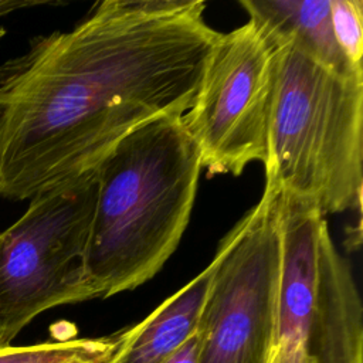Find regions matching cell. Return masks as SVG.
Returning <instances> with one entry per match:
<instances>
[{
	"label": "cell",
	"mask_w": 363,
	"mask_h": 363,
	"mask_svg": "<svg viewBox=\"0 0 363 363\" xmlns=\"http://www.w3.org/2000/svg\"><path fill=\"white\" fill-rule=\"evenodd\" d=\"M199 0H105L0 68V197L92 170L142 123L193 104L218 31Z\"/></svg>",
	"instance_id": "1"
},
{
	"label": "cell",
	"mask_w": 363,
	"mask_h": 363,
	"mask_svg": "<svg viewBox=\"0 0 363 363\" xmlns=\"http://www.w3.org/2000/svg\"><path fill=\"white\" fill-rule=\"evenodd\" d=\"M183 115L150 119L122 138L96 166V199L85 271L96 298L153 278L189 224L200 172Z\"/></svg>",
	"instance_id": "2"
},
{
	"label": "cell",
	"mask_w": 363,
	"mask_h": 363,
	"mask_svg": "<svg viewBox=\"0 0 363 363\" xmlns=\"http://www.w3.org/2000/svg\"><path fill=\"white\" fill-rule=\"evenodd\" d=\"M265 184L323 216L360 210L363 77L342 75L277 45Z\"/></svg>",
	"instance_id": "3"
},
{
	"label": "cell",
	"mask_w": 363,
	"mask_h": 363,
	"mask_svg": "<svg viewBox=\"0 0 363 363\" xmlns=\"http://www.w3.org/2000/svg\"><path fill=\"white\" fill-rule=\"evenodd\" d=\"M96 187L95 167L30 199L0 233V346L40 313L96 298L85 271Z\"/></svg>",
	"instance_id": "4"
},
{
	"label": "cell",
	"mask_w": 363,
	"mask_h": 363,
	"mask_svg": "<svg viewBox=\"0 0 363 363\" xmlns=\"http://www.w3.org/2000/svg\"><path fill=\"white\" fill-rule=\"evenodd\" d=\"M279 189L265 184L259 201L227 233L211 259L197 323V363H271L281 274Z\"/></svg>",
	"instance_id": "5"
},
{
	"label": "cell",
	"mask_w": 363,
	"mask_h": 363,
	"mask_svg": "<svg viewBox=\"0 0 363 363\" xmlns=\"http://www.w3.org/2000/svg\"><path fill=\"white\" fill-rule=\"evenodd\" d=\"M277 45L254 21L220 33L183 123L208 174L238 176L265 163Z\"/></svg>",
	"instance_id": "6"
},
{
	"label": "cell",
	"mask_w": 363,
	"mask_h": 363,
	"mask_svg": "<svg viewBox=\"0 0 363 363\" xmlns=\"http://www.w3.org/2000/svg\"><path fill=\"white\" fill-rule=\"evenodd\" d=\"M281 191V190H279ZM281 274L271 363H311V335L329 264L339 252L325 216L281 191Z\"/></svg>",
	"instance_id": "7"
},
{
	"label": "cell",
	"mask_w": 363,
	"mask_h": 363,
	"mask_svg": "<svg viewBox=\"0 0 363 363\" xmlns=\"http://www.w3.org/2000/svg\"><path fill=\"white\" fill-rule=\"evenodd\" d=\"M240 6L275 45L291 44L333 72L363 77L335 40L329 0H241Z\"/></svg>",
	"instance_id": "8"
},
{
	"label": "cell",
	"mask_w": 363,
	"mask_h": 363,
	"mask_svg": "<svg viewBox=\"0 0 363 363\" xmlns=\"http://www.w3.org/2000/svg\"><path fill=\"white\" fill-rule=\"evenodd\" d=\"M210 278L208 264L143 320L116 333L115 349L105 363H163L194 335Z\"/></svg>",
	"instance_id": "9"
},
{
	"label": "cell",
	"mask_w": 363,
	"mask_h": 363,
	"mask_svg": "<svg viewBox=\"0 0 363 363\" xmlns=\"http://www.w3.org/2000/svg\"><path fill=\"white\" fill-rule=\"evenodd\" d=\"M363 305L352 271L326 285L311 335V363H362Z\"/></svg>",
	"instance_id": "10"
},
{
	"label": "cell",
	"mask_w": 363,
	"mask_h": 363,
	"mask_svg": "<svg viewBox=\"0 0 363 363\" xmlns=\"http://www.w3.org/2000/svg\"><path fill=\"white\" fill-rule=\"evenodd\" d=\"M115 349V336L0 346V363H105Z\"/></svg>",
	"instance_id": "11"
},
{
	"label": "cell",
	"mask_w": 363,
	"mask_h": 363,
	"mask_svg": "<svg viewBox=\"0 0 363 363\" xmlns=\"http://www.w3.org/2000/svg\"><path fill=\"white\" fill-rule=\"evenodd\" d=\"M335 40L356 69H363V1L329 0Z\"/></svg>",
	"instance_id": "12"
},
{
	"label": "cell",
	"mask_w": 363,
	"mask_h": 363,
	"mask_svg": "<svg viewBox=\"0 0 363 363\" xmlns=\"http://www.w3.org/2000/svg\"><path fill=\"white\" fill-rule=\"evenodd\" d=\"M199 362V337L197 333L189 337L173 354L163 363H197Z\"/></svg>",
	"instance_id": "13"
},
{
	"label": "cell",
	"mask_w": 363,
	"mask_h": 363,
	"mask_svg": "<svg viewBox=\"0 0 363 363\" xmlns=\"http://www.w3.org/2000/svg\"><path fill=\"white\" fill-rule=\"evenodd\" d=\"M31 3H27V1H10V0H0V16L1 14H6L14 9H18V7H26V6H30ZM4 34V31L0 28V37Z\"/></svg>",
	"instance_id": "14"
}]
</instances>
